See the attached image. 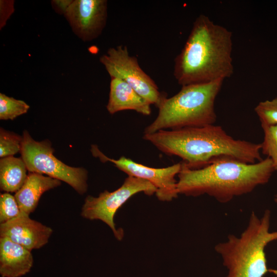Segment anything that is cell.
I'll use <instances>...</instances> for the list:
<instances>
[{
    "mask_svg": "<svg viewBox=\"0 0 277 277\" xmlns=\"http://www.w3.org/2000/svg\"><path fill=\"white\" fill-rule=\"evenodd\" d=\"M73 0H54L51 4L54 9L58 13L65 14Z\"/></svg>",
    "mask_w": 277,
    "mask_h": 277,
    "instance_id": "7402d4cb",
    "label": "cell"
},
{
    "mask_svg": "<svg viewBox=\"0 0 277 277\" xmlns=\"http://www.w3.org/2000/svg\"><path fill=\"white\" fill-rule=\"evenodd\" d=\"M30 106L24 101L0 93V119L13 120L17 116L26 113Z\"/></svg>",
    "mask_w": 277,
    "mask_h": 277,
    "instance_id": "2e32d148",
    "label": "cell"
},
{
    "mask_svg": "<svg viewBox=\"0 0 277 277\" xmlns=\"http://www.w3.org/2000/svg\"><path fill=\"white\" fill-rule=\"evenodd\" d=\"M232 32L200 14L181 52L174 60L173 74L183 86L224 81L234 71Z\"/></svg>",
    "mask_w": 277,
    "mask_h": 277,
    "instance_id": "7a4b0ae2",
    "label": "cell"
},
{
    "mask_svg": "<svg viewBox=\"0 0 277 277\" xmlns=\"http://www.w3.org/2000/svg\"><path fill=\"white\" fill-rule=\"evenodd\" d=\"M261 125L277 124V97L260 102L254 108Z\"/></svg>",
    "mask_w": 277,
    "mask_h": 277,
    "instance_id": "d6986e66",
    "label": "cell"
},
{
    "mask_svg": "<svg viewBox=\"0 0 277 277\" xmlns=\"http://www.w3.org/2000/svg\"><path fill=\"white\" fill-rule=\"evenodd\" d=\"M111 78L122 80L138 94L157 108L167 96L141 68L137 58L130 55L127 46L110 48L100 58Z\"/></svg>",
    "mask_w": 277,
    "mask_h": 277,
    "instance_id": "ba28073f",
    "label": "cell"
},
{
    "mask_svg": "<svg viewBox=\"0 0 277 277\" xmlns=\"http://www.w3.org/2000/svg\"><path fill=\"white\" fill-rule=\"evenodd\" d=\"M22 140V136L1 128L0 157L13 156L21 152Z\"/></svg>",
    "mask_w": 277,
    "mask_h": 277,
    "instance_id": "ac0fdd59",
    "label": "cell"
},
{
    "mask_svg": "<svg viewBox=\"0 0 277 277\" xmlns=\"http://www.w3.org/2000/svg\"><path fill=\"white\" fill-rule=\"evenodd\" d=\"M264 132V140L261 143V151L270 158L275 171H277V124L261 125Z\"/></svg>",
    "mask_w": 277,
    "mask_h": 277,
    "instance_id": "e0dca14e",
    "label": "cell"
},
{
    "mask_svg": "<svg viewBox=\"0 0 277 277\" xmlns=\"http://www.w3.org/2000/svg\"><path fill=\"white\" fill-rule=\"evenodd\" d=\"M14 1H0V29L3 28L14 11Z\"/></svg>",
    "mask_w": 277,
    "mask_h": 277,
    "instance_id": "44dd1931",
    "label": "cell"
},
{
    "mask_svg": "<svg viewBox=\"0 0 277 277\" xmlns=\"http://www.w3.org/2000/svg\"><path fill=\"white\" fill-rule=\"evenodd\" d=\"M274 201L275 203L277 204V194L274 195Z\"/></svg>",
    "mask_w": 277,
    "mask_h": 277,
    "instance_id": "603a6c76",
    "label": "cell"
},
{
    "mask_svg": "<svg viewBox=\"0 0 277 277\" xmlns=\"http://www.w3.org/2000/svg\"><path fill=\"white\" fill-rule=\"evenodd\" d=\"M52 232L50 227L23 214L0 225V238H7L30 251L46 245Z\"/></svg>",
    "mask_w": 277,
    "mask_h": 277,
    "instance_id": "8fae6325",
    "label": "cell"
},
{
    "mask_svg": "<svg viewBox=\"0 0 277 277\" xmlns=\"http://www.w3.org/2000/svg\"><path fill=\"white\" fill-rule=\"evenodd\" d=\"M93 156L98 158L102 163L110 162L116 167L128 174L150 182L156 188L155 193L158 200L171 201L177 197V175L182 168V163L164 168H152L136 163L132 160L122 156L117 160L105 155L96 145L91 147Z\"/></svg>",
    "mask_w": 277,
    "mask_h": 277,
    "instance_id": "9c48e42d",
    "label": "cell"
},
{
    "mask_svg": "<svg viewBox=\"0 0 277 277\" xmlns=\"http://www.w3.org/2000/svg\"><path fill=\"white\" fill-rule=\"evenodd\" d=\"M182 163L177 174L179 194L191 196L207 194L222 203L250 193L258 186L267 183L275 171L272 162L268 157L253 164L222 160L195 169Z\"/></svg>",
    "mask_w": 277,
    "mask_h": 277,
    "instance_id": "3957f363",
    "label": "cell"
},
{
    "mask_svg": "<svg viewBox=\"0 0 277 277\" xmlns=\"http://www.w3.org/2000/svg\"><path fill=\"white\" fill-rule=\"evenodd\" d=\"M21 157L29 172L46 174L63 181L83 195L88 189V171L83 167L69 166L53 154L51 142L34 140L27 130L23 133Z\"/></svg>",
    "mask_w": 277,
    "mask_h": 277,
    "instance_id": "8992f818",
    "label": "cell"
},
{
    "mask_svg": "<svg viewBox=\"0 0 277 277\" xmlns=\"http://www.w3.org/2000/svg\"><path fill=\"white\" fill-rule=\"evenodd\" d=\"M31 251L5 238H0V274L2 277H20L33 265Z\"/></svg>",
    "mask_w": 277,
    "mask_h": 277,
    "instance_id": "4fadbf2b",
    "label": "cell"
},
{
    "mask_svg": "<svg viewBox=\"0 0 277 277\" xmlns=\"http://www.w3.org/2000/svg\"><path fill=\"white\" fill-rule=\"evenodd\" d=\"M26 165L22 157L10 156L0 159V188L5 192H16L25 183Z\"/></svg>",
    "mask_w": 277,
    "mask_h": 277,
    "instance_id": "9a60e30c",
    "label": "cell"
},
{
    "mask_svg": "<svg viewBox=\"0 0 277 277\" xmlns=\"http://www.w3.org/2000/svg\"><path fill=\"white\" fill-rule=\"evenodd\" d=\"M271 212L261 217L253 212L248 225L239 236L229 234L226 242L215 246L228 270L225 277H263L269 271L265 248L277 240V230L270 232Z\"/></svg>",
    "mask_w": 277,
    "mask_h": 277,
    "instance_id": "5b68a950",
    "label": "cell"
},
{
    "mask_svg": "<svg viewBox=\"0 0 277 277\" xmlns=\"http://www.w3.org/2000/svg\"><path fill=\"white\" fill-rule=\"evenodd\" d=\"M72 31L85 42L101 35L106 24V0H73L65 14Z\"/></svg>",
    "mask_w": 277,
    "mask_h": 277,
    "instance_id": "30bf717a",
    "label": "cell"
},
{
    "mask_svg": "<svg viewBox=\"0 0 277 277\" xmlns=\"http://www.w3.org/2000/svg\"><path fill=\"white\" fill-rule=\"evenodd\" d=\"M61 185V181L43 174L29 172L23 186L14 197L21 214L29 216L36 209L42 195Z\"/></svg>",
    "mask_w": 277,
    "mask_h": 277,
    "instance_id": "5bb4252c",
    "label": "cell"
},
{
    "mask_svg": "<svg viewBox=\"0 0 277 277\" xmlns=\"http://www.w3.org/2000/svg\"><path fill=\"white\" fill-rule=\"evenodd\" d=\"M156 190L155 187L148 181L128 176L122 185L113 191L105 190L97 197L88 195L85 199L81 215L90 220L103 221L111 228L116 239L121 241L124 236L123 230L117 229L114 221L117 211L134 194L144 192L152 195Z\"/></svg>",
    "mask_w": 277,
    "mask_h": 277,
    "instance_id": "52a82bcc",
    "label": "cell"
},
{
    "mask_svg": "<svg viewBox=\"0 0 277 277\" xmlns=\"http://www.w3.org/2000/svg\"><path fill=\"white\" fill-rule=\"evenodd\" d=\"M110 114L130 110L144 115L151 113V104L121 79L111 78L109 100L106 106Z\"/></svg>",
    "mask_w": 277,
    "mask_h": 277,
    "instance_id": "7c38bea8",
    "label": "cell"
},
{
    "mask_svg": "<svg viewBox=\"0 0 277 277\" xmlns=\"http://www.w3.org/2000/svg\"><path fill=\"white\" fill-rule=\"evenodd\" d=\"M223 81L182 86L176 94L161 102L156 117L145 128L144 134L214 124L215 101Z\"/></svg>",
    "mask_w": 277,
    "mask_h": 277,
    "instance_id": "277c9868",
    "label": "cell"
},
{
    "mask_svg": "<svg viewBox=\"0 0 277 277\" xmlns=\"http://www.w3.org/2000/svg\"><path fill=\"white\" fill-rule=\"evenodd\" d=\"M143 138L168 155L181 158L188 168L195 169L225 160L246 164L261 161V144L234 139L220 126L162 130L144 134Z\"/></svg>",
    "mask_w": 277,
    "mask_h": 277,
    "instance_id": "6da1fadb",
    "label": "cell"
},
{
    "mask_svg": "<svg viewBox=\"0 0 277 277\" xmlns=\"http://www.w3.org/2000/svg\"><path fill=\"white\" fill-rule=\"evenodd\" d=\"M21 214L14 196L5 192L0 195V223L12 220Z\"/></svg>",
    "mask_w": 277,
    "mask_h": 277,
    "instance_id": "ffe728a7",
    "label": "cell"
}]
</instances>
